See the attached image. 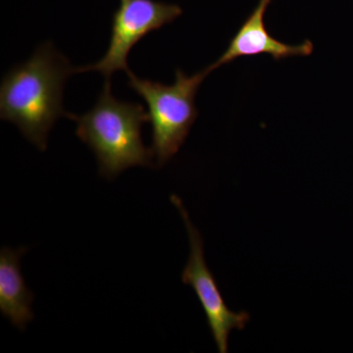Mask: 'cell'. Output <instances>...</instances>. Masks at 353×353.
<instances>
[{"label":"cell","instance_id":"obj_2","mask_svg":"<svg viewBox=\"0 0 353 353\" xmlns=\"http://www.w3.org/2000/svg\"><path fill=\"white\" fill-rule=\"evenodd\" d=\"M77 123L76 134L97 155L99 174L113 179L134 166L153 167V153L141 139L150 114L139 103L119 101L111 92V79L94 108L82 116L68 113Z\"/></svg>","mask_w":353,"mask_h":353},{"label":"cell","instance_id":"obj_6","mask_svg":"<svg viewBox=\"0 0 353 353\" xmlns=\"http://www.w3.org/2000/svg\"><path fill=\"white\" fill-rule=\"evenodd\" d=\"M272 0H259L254 10L246 18L230 41L227 50L214 63L206 67L210 73L223 65L231 63L241 57L269 54L279 61L287 58L306 57L312 54L314 46L309 39H306L303 43L292 46L272 37L265 24V14Z\"/></svg>","mask_w":353,"mask_h":353},{"label":"cell","instance_id":"obj_3","mask_svg":"<svg viewBox=\"0 0 353 353\" xmlns=\"http://www.w3.org/2000/svg\"><path fill=\"white\" fill-rule=\"evenodd\" d=\"M209 74L205 68L194 76H188L178 69L175 82L167 85L139 78L132 71L127 73L129 87L141 95L148 106L152 126L150 150L158 167L168 162L185 143L199 115L194 104L197 90Z\"/></svg>","mask_w":353,"mask_h":353},{"label":"cell","instance_id":"obj_4","mask_svg":"<svg viewBox=\"0 0 353 353\" xmlns=\"http://www.w3.org/2000/svg\"><path fill=\"white\" fill-rule=\"evenodd\" d=\"M183 14L176 4L155 0H120V6L113 14L110 43L104 57L97 63L76 67L75 73L95 71L105 79L115 72L131 70L128 66L130 51L150 32L170 24Z\"/></svg>","mask_w":353,"mask_h":353},{"label":"cell","instance_id":"obj_7","mask_svg":"<svg viewBox=\"0 0 353 353\" xmlns=\"http://www.w3.org/2000/svg\"><path fill=\"white\" fill-rule=\"evenodd\" d=\"M26 252V248H3L0 252V311L22 331L34 317L31 308L34 294L21 272L20 260Z\"/></svg>","mask_w":353,"mask_h":353},{"label":"cell","instance_id":"obj_1","mask_svg":"<svg viewBox=\"0 0 353 353\" xmlns=\"http://www.w3.org/2000/svg\"><path fill=\"white\" fill-rule=\"evenodd\" d=\"M75 68L53 44H41L24 63L16 65L0 85V118L19 128L23 136L41 152L48 146L51 128L61 116L63 90Z\"/></svg>","mask_w":353,"mask_h":353},{"label":"cell","instance_id":"obj_5","mask_svg":"<svg viewBox=\"0 0 353 353\" xmlns=\"http://www.w3.org/2000/svg\"><path fill=\"white\" fill-rule=\"evenodd\" d=\"M170 199L182 216L189 236L190 259L182 273L183 283L190 285L199 297L218 352L227 353L230 334L234 329H245L246 323L250 321V314L245 311L234 312L228 307L216 279L209 270L204 259L203 240L201 233L192 224L182 199L176 196H172Z\"/></svg>","mask_w":353,"mask_h":353}]
</instances>
